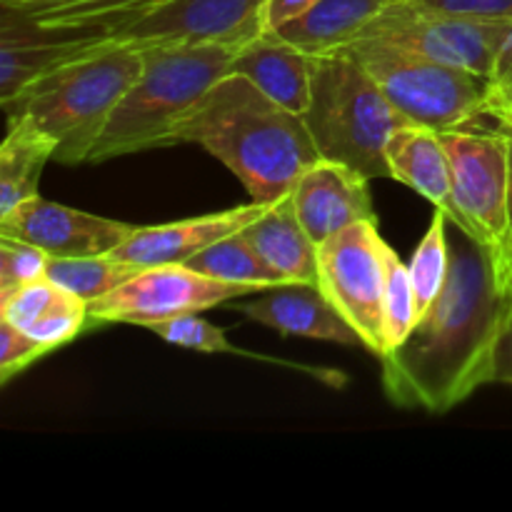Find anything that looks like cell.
Masks as SVG:
<instances>
[{
    "label": "cell",
    "instance_id": "obj_1",
    "mask_svg": "<svg viewBox=\"0 0 512 512\" xmlns=\"http://www.w3.org/2000/svg\"><path fill=\"white\" fill-rule=\"evenodd\" d=\"M510 310V255L453 225L443 293L415 320L408 338L380 358L390 403L430 415L465 403L493 380L495 348Z\"/></svg>",
    "mask_w": 512,
    "mask_h": 512
},
{
    "label": "cell",
    "instance_id": "obj_2",
    "mask_svg": "<svg viewBox=\"0 0 512 512\" xmlns=\"http://www.w3.org/2000/svg\"><path fill=\"white\" fill-rule=\"evenodd\" d=\"M180 143L208 150L263 205L288 198L300 175L320 160L303 115L233 70L180 120L175 145Z\"/></svg>",
    "mask_w": 512,
    "mask_h": 512
},
{
    "label": "cell",
    "instance_id": "obj_3",
    "mask_svg": "<svg viewBox=\"0 0 512 512\" xmlns=\"http://www.w3.org/2000/svg\"><path fill=\"white\" fill-rule=\"evenodd\" d=\"M143 70V50L100 43L5 100V118H25L55 140V160L88 163L110 113Z\"/></svg>",
    "mask_w": 512,
    "mask_h": 512
},
{
    "label": "cell",
    "instance_id": "obj_4",
    "mask_svg": "<svg viewBox=\"0 0 512 512\" xmlns=\"http://www.w3.org/2000/svg\"><path fill=\"white\" fill-rule=\"evenodd\" d=\"M235 50L228 45L143 50V70L110 113L88 163L175 145L180 120L233 70Z\"/></svg>",
    "mask_w": 512,
    "mask_h": 512
},
{
    "label": "cell",
    "instance_id": "obj_5",
    "mask_svg": "<svg viewBox=\"0 0 512 512\" xmlns=\"http://www.w3.org/2000/svg\"><path fill=\"white\" fill-rule=\"evenodd\" d=\"M320 158L365 178H390L388 140L410 120L348 50L313 58V100L303 115Z\"/></svg>",
    "mask_w": 512,
    "mask_h": 512
},
{
    "label": "cell",
    "instance_id": "obj_6",
    "mask_svg": "<svg viewBox=\"0 0 512 512\" xmlns=\"http://www.w3.org/2000/svg\"><path fill=\"white\" fill-rule=\"evenodd\" d=\"M343 50L358 58L410 123L443 133L468 128L485 118L490 88V78L485 75L453 68L380 40L360 38Z\"/></svg>",
    "mask_w": 512,
    "mask_h": 512
},
{
    "label": "cell",
    "instance_id": "obj_7",
    "mask_svg": "<svg viewBox=\"0 0 512 512\" xmlns=\"http://www.w3.org/2000/svg\"><path fill=\"white\" fill-rule=\"evenodd\" d=\"M388 243L378 220H363L318 245V290L348 320L375 358H383Z\"/></svg>",
    "mask_w": 512,
    "mask_h": 512
},
{
    "label": "cell",
    "instance_id": "obj_8",
    "mask_svg": "<svg viewBox=\"0 0 512 512\" xmlns=\"http://www.w3.org/2000/svg\"><path fill=\"white\" fill-rule=\"evenodd\" d=\"M265 0H160L128 20L95 33L110 45L148 48H195L228 45L243 48L263 35Z\"/></svg>",
    "mask_w": 512,
    "mask_h": 512
},
{
    "label": "cell",
    "instance_id": "obj_9",
    "mask_svg": "<svg viewBox=\"0 0 512 512\" xmlns=\"http://www.w3.org/2000/svg\"><path fill=\"white\" fill-rule=\"evenodd\" d=\"M510 20H480L395 0L375 15L358 40H380L438 63L493 78ZM355 43V40H353Z\"/></svg>",
    "mask_w": 512,
    "mask_h": 512
},
{
    "label": "cell",
    "instance_id": "obj_10",
    "mask_svg": "<svg viewBox=\"0 0 512 512\" xmlns=\"http://www.w3.org/2000/svg\"><path fill=\"white\" fill-rule=\"evenodd\" d=\"M263 293L250 285L223 283L183 263L140 268L108 295L90 303V328L105 323H130L150 328L163 320L223 305L228 300Z\"/></svg>",
    "mask_w": 512,
    "mask_h": 512
},
{
    "label": "cell",
    "instance_id": "obj_11",
    "mask_svg": "<svg viewBox=\"0 0 512 512\" xmlns=\"http://www.w3.org/2000/svg\"><path fill=\"white\" fill-rule=\"evenodd\" d=\"M453 168V193L475 238L508 248L510 135L505 130H443ZM512 258V255H510Z\"/></svg>",
    "mask_w": 512,
    "mask_h": 512
},
{
    "label": "cell",
    "instance_id": "obj_12",
    "mask_svg": "<svg viewBox=\"0 0 512 512\" xmlns=\"http://www.w3.org/2000/svg\"><path fill=\"white\" fill-rule=\"evenodd\" d=\"M138 225L100 218L53 200L30 198L0 215V235L45 250L50 258L110 255L133 235Z\"/></svg>",
    "mask_w": 512,
    "mask_h": 512
},
{
    "label": "cell",
    "instance_id": "obj_13",
    "mask_svg": "<svg viewBox=\"0 0 512 512\" xmlns=\"http://www.w3.org/2000/svg\"><path fill=\"white\" fill-rule=\"evenodd\" d=\"M103 43L95 30L50 28L13 5H3L0 25V103L15 98L23 88L68 60Z\"/></svg>",
    "mask_w": 512,
    "mask_h": 512
},
{
    "label": "cell",
    "instance_id": "obj_14",
    "mask_svg": "<svg viewBox=\"0 0 512 512\" xmlns=\"http://www.w3.org/2000/svg\"><path fill=\"white\" fill-rule=\"evenodd\" d=\"M368 183L363 173L328 158H320L300 175L290 198L315 243L363 220H378Z\"/></svg>",
    "mask_w": 512,
    "mask_h": 512
},
{
    "label": "cell",
    "instance_id": "obj_15",
    "mask_svg": "<svg viewBox=\"0 0 512 512\" xmlns=\"http://www.w3.org/2000/svg\"><path fill=\"white\" fill-rule=\"evenodd\" d=\"M268 208L270 205L253 200L250 205H238L220 213L195 215V218L163 225H143V228H135L133 235L110 255L138 270L153 268V265H185L193 255L203 253L218 240L248 228Z\"/></svg>",
    "mask_w": 512,
    "mask_h": 512
},
{
    "label": "cell",
    "instance_id": "obj_16",
    "mask_svg": "<svg viewBox=\"0 0 512 512\" xmlns=\"http://www.w3.org/2000/svg\"><path fill=\"white\" fill-rule=\"evenodd\" d=\"M385 155H388L390 178L413 188L435 208L443 210L450 225L473 235V228L455 203L453 168L440 130L418 123L403 125L388 140Z\"/></svg>",
    "mask_w": 512,
    "mask_h": 512
},
{
    "label": "cell",
    "instance_id": "obj_17",
    "mask_svg": "<svg viewBox=\"0 0 512 512\" xmlns=\"http://www.w3.org/2000/svg\"><path fill=\"white\" fill-rule=\"evenodd\" d=\"M250 320L278 330L280 335L325 340L338 345H363L353 325L328 303L318 285L288 283L268 288L258 298L238 305Z\"/></svg>",
    "mask_w": 512,
    "mask_h": 512
},
{
    "label": "cell",
    "instance_id": "obj_18",
    "mask_svg": "<svg viewBox=\"0 0 512 512\" xmlns=\"http://www.w3.org/2000/svg\"><path fill=\"white\" fill-rule=\"evenodd\" d=\"M233 73L293 113L305 115L313 100V55L285 43L275 33H263L235 50Z\"/></svg>",
    "mask_w": 512,
    "mask_h": 512
},
{
    "label": "cell",
    "instance_id": "obj_19",
    "mask_svg": "<svg viewBox=\"0 0 512 512\" xmlns=\"http://www.w3.org/2000/svg\"><path fill=\"white\" fill-rule=\"evenodd\" d=\"M243 235L285 283H318V243L300 223L290 195L270 205Z\"/></svg>",
    "mask_w": 512,
    "mask_h": 512
},
{
    "label": "cell",
    "instance_id": "obj_20",
    "mask_svg": "<svg viewBox=\"0 0 512 512\" xmlns=\"http://www.w3.org/2000/svg\"><path fill=\"white\" fill-rule=\"evenodd\" d=\"M390 3L395 0H318L313 8L280 25L273 33L303 53L320 58L348 48L353 40H358L365 25Z\"/></svg>",
    "mask_w": 512,
    "mask_h": 512
},
{
    "label": "cell",
    "instance_id": "obj_21",
    "mask_svg": "<svg viewBox=\"0 0 512 512\" xmlns=\"http://www.w3.org/2000/svg\"><path fill=\"white\" fill-rule=\"evenodd\" d=\"M50 160H55V140L40 133L30 120H10L0 145V215L38 198L40 175Z\"/></svg>",
    "mask_w": 512,
    "mask_h": 512
},
{
    "label": "cell",
    "instance_id": "obj_22",
    "mask_svg": "<svg viewBox=\"0 0 512 512\" xmlns=\"http://www.w3.org/2000/svg\"><path fill=\"white\" fill-rule=\"evenodd\" d=\"M188 268L208 275V278L223 280V283L250 285V288L268 290L278 285H288L280 273H275L268 263L258 255V250L248 243V238L240 233L228 235L215 245L205 248L203 253L193 255L188 260Z\"/></svg>",
    "mask_w": 512,
    "mask_h": 512
},
{
    "label": "cell",
    "instance_id": "obj_23",
    "mask_svg": "<svg viewBox=\"0 0 512 512\" xmlns=\"http://www.w3.org/2000/svg\"><path fill=\"white\" fill-rule=\"evenodd\" d=\"M160 0H25L13 5L50 28L100 30L143 13ZM5 5V3H3Z\"/></svg>",
    "mask_w": 512,
    "mask_h": 512
},
{
    "label": "cell",
    "instance_id": "obj_24",
    "mask_svg": "<svg viewBox=\"0 0 512 512\" xmlns=\"http://www.w3.org/2000/svg\"><path fill=\"white\" fill-rule=\"evenodd\" d=\"M135 273L138 268L120 263L113 255H88V258H50L45 278L90 305L133 278Z\"/></svg>",
    "mask_w": 512,
    "mask_h": 512
},
{
    "label": "cell",
    "instance_id": "obj_25",
    "mask_svg": "<svg viewBox=\"0 0 512 512\" xmlns=\"http://www.w3.org/2000/svg\"><path fill=\"white\" fill-rule=\"evenodd\" d=\"M448 215L435 208L433 220L425 230L423 240L415 248L410 260V280H413L415 308L418 318L440 298L450 275V238H448Z\"/></svg>",
    "mask_w": 512,
    "mask_h": 512
},
{
    "label": "cell",
    "instance_id": "obj_26",
    "mask_svg": "<svg viewBox=\"0 0 512 512\" xmlns=\"http://www.w3.org/2000/svg\"><path fill=\"white\" fill-rule=\"evenodd\" d=\"M415 320H418V308H415L410 268L388 245V283H385L383 303V355H388L390 350H395L408 338Z\"/></svg>",
    "mask_w": 512,
    "mask_h": 512
},
{
    "label": "cell",
    "instance_id": "obj_27",
    "mask_svg": "<svg viewBox=\"0 0 512 512\" xmlns=\"http://www.w3.org/2000/svg\"><path fill=\"white\" fill-rule=\"evenodd\" d=\"M148 330H153L160 340L178 345V348L198 350V353L240 355V350L230 343L225 330L218 328V325L208 323L205 318H200L198 313H188V315H178V318L163 320V323L150 325Z\"/></svg>",
    "mask_w": 512,
    "mask_h": 512
},
{
    "label": "cell",
    "instance_id": "obj_28",
    "mask_svg": "<svg viewBox=\"0 0 512 512\" xmlns=\"http://www.w3.org/2000/svg\"><path fill=\"white\" fill-rule=\"evenodd\" d=\"M50 255L23 240L0 235V300L48 273Z\"/></svg>",
    "mask_w": 512,
    "mask_h": 512
},
{
    "label": "cell",
    "instance_id": "obj_29",
    "mask_svg": "<svg viewBox=\"0 0 512 512\" xmlns=\"http://www.w3.org/2000/svg\"><path fill=\"white\" fill-rule=\"evenodd\" d=\"M60 293H63V288L48 278L23 285L8 298L0 300V320H8L10 325L20 330H30L48 313V308L60 298Z\"/></svg>",
    "mask_w": 512,
    "mask_h": 512
},
{
    "label": "cell",
    "instance_id": "obj_30",
    "mask_svg": "<svg viewBox=\"0 0 512 512\" xmlns=\"http://www.w3.org/2000/svg\"><path fill=\"white\" fill-rule=\"evenodd\" d=\"M0 340H3V348H0V383L3 385L28 370L33 363H38L40 358L53 353L48 345L10 325L8 320H0Z\"/></svg>",
    "mask_w": 512,
    "mask_h": 512
},
{
    "label": "cell",
    "instance_id": "obj_31",
    "mask_svg": "<svg viewBox=\"0 0 512 512\" xmlns=\"http://www.w3.org/2000/svg\"><path fill=\"white\" fill-rule=\"evenodd\" d=\"M430 10H443L453 15H468L480 20H510L512 23V0H410Z\"/></svg>",
    "mask_w": 512,
    "mask_h": 512
},
{
    "label": "cell",
    "instance_id": "obj_32",
    "mask_svg": "<svg viewBox=\"0 0 512 512\" xmlns=\"http://www.w3.org/2000/svg\"><path fill=\"white\" fill-rule=\"evenodd\" d=\"M485 118L498 120L500 130L512 135V73L490 78Z\"/></svg>",
    "mask_w": 512,
    "mask_h": 512
},
{
    "label": "cell",
    "instance_id": "obj_33",
    "mask_svg": "<svg viewBox=\"0 0 512 512\" xmlns=\"http://www.w3.org/2000/svg\"><path fill=\"white\" fill-rule=\"evenodd\" d=\"M318 0H265L263 3V30L273 33L280 25L290 23L293 18L310 10Z\"/></svg>",
    "mask_w": 512,
    "mask_h": 512
},
{
    "label": "cell",
    "instance_id": "obj_34",
    "mask_svg": "<svg viewBox=\"0 0 512 512\" xmlns=\"http://www.w3.org/2000/svg\"><path fill=\"white\" fill-rule=\"evenodd\" d=\"M490 383L512 385V310L508 323H505L503 335H500L498 340V348H495L493 380H490Z\"/></svg>",
    "mask_w": 512,
    "mask_h": 512
},
{
    "label": "cell",
    "instance_id": "obj_35",
    "mask_svg": "<svg viewBox=\"0 0 512 512\" xmlns=\"http://www.w3.org/2000/svg\"><path fill=\"white\" fill-rule=\"evenodd\" d=\"M508 73H512V25L508 28V33H505L503 45H500L498 65H495L493 78H498V75H508Z\"/></svg>",
    "mask_w": 512,
    "mask_h": 512
},
{
    "label": "cell",
    "instance_id": "obj_36",
    "mask_svg": "<svg viewBox=\"0 0 512 512\" xmlns=\"http://www.w3.org/2000/svg\"><path fill=\"white\" fill-rule=\"evenodd\" d=\"M508 248L512 255V135H510V175H508Z\"/></svg>",
    "mask_w": 512,
    "mask_h": 512
},
{
    "label": "cell",
    "instance_id": "obj_37",
    "mask_svg": "<svg viewBox=\"0 0 512 512\" xmlns=\"http://www.w3.org/2000/svg\"><path fill=\"white\" fill-rule=\"evenodd\" d=\"M5 5H18V3H25V0H3Z\"/></svg>",
    "mask_w": 512,
    "mask_h": 512
}]
</instances>
